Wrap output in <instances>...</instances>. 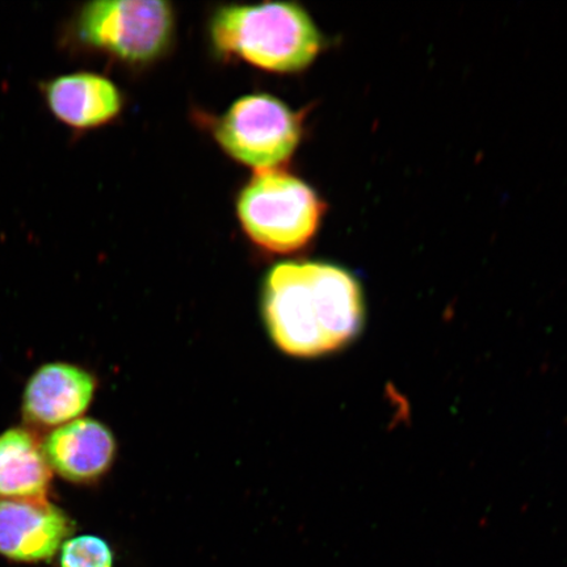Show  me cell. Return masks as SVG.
<instances>
[{
	"mask_svg": "<svg viewBox=\"0 0 567 567\" xmlns=\"http://www.w3.org/2000/svg\"><path fill=\"white\" fill-rule=\"evenodd\" d=\"M264 310L279 349L292 357L315 358L358 336L364 300L359 282L342 267L288 261L267 275Z\"/></svg>",
	"mask_w": 567,
	"mask_h": 567,
	"instance_id": "1",
	"label": "cell"
},
{
	"mask_svg": "<svg viewBox=\"0 0 567 567\" xmlns=\"http://www.w3.org/2000/svg\"><path fill=\"white\" fill-rule=\"evenodd\" d=\"M210 40L221 55L282 74L307 69L323 48L313 19L293 2L221 7L212 17Z\"/></svg>",
	"mask_w": 567,
	"mask_h": 567,
	"instance_id": "2",
	"label": "cell"
},
{
	"mask_svg": "<svg viewBox=\"0 0 567 567\" xmlns=\"http://www.w3.org/2000/svg\"><path fill=\"white\" fill-rule=\"evenodd\" d=\"M324 205L315 189L292 174L264 169L238 196L237 215L248 238L267 251L301 250L318 231Z\"/></svg>",
	"mask_w": 567,
	"mask_h": 567,
	"instance_id": "3",
	"label": "cell"
},
{
	"mask_svg": "<svg viewBox=\"0 0 567 567\" xmlns=\"http://www.w3.org/2000/svg\"><path fill=\"white\" fill-rule=\"evenodd\" d=\"M73 32L83 47L127 63H151L173 44L175 16L162 0H102L82 7Z\"/></svg>",
	"mask_w": 567,
	"mask_h": 567,
	"instance_id": "4",
	"label": "cell"
},
{
	"mask_svg": "<svg viewBox=\"0 0 567 567\" xmlns=\"http://www.w3.org/2000/svg\"><path fill=\"white\" fill-rule=\"evenodd\" d=\"M213 133L231 158L264 172L292 157L302 137V122L280 99L252 94L234 102Z\"/></svg>",
	"mask_w": 567,
	"mask_h": 567,
	"instance_id": "5",
	"label": "cell"
},
{
	"mask_svg": "<svg viewBox=\"0 0 567 567\" xmlns=\"http://www.w3.org/2000/svg\"><path fill=\"white\" fill-rule=\"evenodd\" d=\"M73 532V522L47 499H0V555L18 563L47 561Z\"/></svg>",
	"mask_w": 567,
	"mask_h": 567,
	"instance_id": "6",
	"label": "cell"
},
{
	"mask_svg": "<svg viewBox=\"0 0 567 567\" xmlns=\"http://www.w3.org/2000/svg\"><path fill=\"white\" fill-rule=\"evenodd\" d=\"M95 389L94 375L80 367L68 363L41 367L24 390V420L45 429L76 421L90 406Z\"/></svg>",
	"mask_w": 567,
	"mask_h": 567,
	"instance_id": "7",
	"label": "cell"
},
{
	"mask_svg": "<svg viewBox=\"0 0 567 567\" xmlns=\"http://www.w3.org/2000/svg\"><path fill=\"white\" fill-rule=\"evenodd\" d=\"M42 450L51 470L62 478L74 484H91L110 471L116 442L101 422L76 420L52 432Z\"/></svg>",
	"mask_w": 567,
	"mask_h": 567,
	"instance_id": "8",
	"label": "cell"
},
{
	"mask_svg": "<svg viewBox=\"0 0 567 567\" xmlns=\"http://www.w3.org/2000/svg\"><path fill=\"white\" fill-rule=\"evenodd\" d=\"M42 96L52 115L73 130H95L112 122L123 109L115 83L95 73H73L42 83Z\"/></svg>",
	"mask_w": 567,
	"mask_h": 567,
	"instance_id": "9",
	"label": "cell"
},
{
	"mask_svg": "<svg viewBox=\"0 0 567 567\" xmlns=\"http://www.w3.org/2000/svg\"><path fill=\"white\" fill-rule=\"evenodd\" d=\"M52 470L32 432L11 429L0 435V499H47Z\"/></svg>",
	"mask_w": 567,
	"mask_h": 567,
	"instance_id": "10",
	"label": "cell"
},
{
	"mask_svg": "<svg viewBox=\"0 0 567 567\" xmlns=\"http://www.w3.org/2000/svg\"><path fill=\"white\" fill-rule=\"evenodd\" d=\"M112 550L101 537L80 536L62 545L61 567H112Z\"/></svg>",
	"mask_w": 567,
	"mask_h": 567,
	"instance_id": "11",
	"label": "cell"
}]
</instances>
